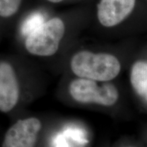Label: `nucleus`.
<instances>
[{
    "instance_id": "1",
    "label": "nucleus",
    "mask_w": 147,
    "mask_h": 147,
    "mask_svg": "<svg viewBox=\"0 0 147 147\" xmlns=\"http://www.w3.org/2000/svg\"><path fill=\"white\" fill-rule=\"evenodd\" d=\"M70 65L71 71L77 76L95 81H110L121 71L120 62L114 55L87 51L74 55Z\"/></svg>"
},
{
    "instance_id": "2",
    "label": "nucleus",
    "mask_w": 147,
    "mask_h": 147,
    "mask_svg": "<svg viewBox=\"0 0 147 147\" xmlns=\"http://www.w3.org/2000/svg\"><path fill=\"white\" fill-rule=\"evenodd\" d=\"M64 34L63 21L59 18H51L27 36L25 47L33 55L51 56L57 51Z\"/></svg>"
},
{
    "instance_id": "3",
    "label": "nucleus",
    "mask_w": 147,
    "mask_h": 147,
    "mask_svg": "<svg viewBox=\"0 0 147 147\" xmlns=\"http://www.w3.org/2000/svg\"><path fill=\"white\" fill-rule=\"evenodd\" d=\"M69 91L71 97L80 103H95L104 106H111L117 102L119 92L112 84L101 87L96 81L87 78H78L71 82Z\"/></svg>"
},
{
    "instance_id": "4",
    "label": "nucleus",
    "mask_w": 147,
    "mask_h": 147,
    "mask_svg": "<svg viewBox=\"0 0 147 147\" xmlns=\"http://www.w3.org/2000/svg\"><path fill=\"white\" fill-rule=\"evenodd\" d=\"M41 126L36 118L17 121L7 131L2 147H34Z\"/></svg>"
},
{
    "instance_id": "5",
    "label": "nucleus",
    "mask_w": 147,
    "mask_h": 147,
    "mask_svg": "<svg viewBox=\"0 0 147 147\" xmlns=\"http://www.w3.org/2000/svg\"><path fill=\"white\" fill-rule=\"evenodd\" d=\"M136 0H101L97 17L103 26L114 27L121 23L134 10Z\"/></svg>"
},
{
    "instance_id": "6",
    "label": "nucleus",
    "mask_w": 147,
    "mask_h": 147,
    "mask_svg": "<svg viewBox=\"0 0 147 147\" xmlns=\"http://www.w3.org/2000/svg\"><path fill=\"white\" fill-rule=\"evenodd\" d=\"M18 87L13 69L7 63L0 65V110L10 111L17 103Z\"/></svg>"
},
{
    "instance_id": "7",
    "label": "nucleus",
    "mask_w": 147,
    "mask_h": 147,
    "mask_svg": "<svg viewBox=\"0 0 147 147\" xmlns=\"http://www.w3.org/2000/svg\"><path fill=\"white\" fill-rule=\"evenodd\" d=\"M130 80L134 89L141 96L147 94V62L137 61L131 67Z\"/></svg>"
},
{
    "instance_id": "8",
    "label": "nucleus",
    "mask_w": 147,
    "mask_h": 147,
    "mask_svg": "<svg viewBox=\"0 0 147 147\" xmlns=\"http://www.w3.org/2000/svg\"><path fill=\"white\" fill-rule=\"evenodd\" d=\"M45 17L40 12H34L23 22L21 32L24 36H29L45 23Z\"/></svg>"
},
{
    "instance_id": "9",
    "label": "nucleus",
    "mask_w": 147,
    "mask_h": 147,
    "mask_svg": "<svg viewBox=\"0 0 147 147\" xmlns=\"http://www.w3.org/2000/svg\"><path fill=\"white\" fill-rule=\"evenodd\" d=\"M22 0H0V16L9 17L17 12Z\"/></svg>"
},
{
    "instance_id": "10",
    "label": "nucleus",
    "mask_w": 147,
    "mask_h": 147,
    "mask_svg": "<svg viewBox=\"0 0 147 147\" xmlns=\"http://www.w3.org/2000/svg\"><path fill=\"white\" fill-rule=\"evenodd\" d=\"M71 140L75 141L79 144L78 142L74 140V138L71 136L67 129H66L63 134H59L55 137L53 141V147H71L70 143Z\"/></svg>"
},
{
    "instance_id": "11",
    "label": "nucleus",
    "mask_w": 147,
    "mask_h": 147,
    "mask_svg": "<svg viewBox=\"0 0 147 147\" xmlns=\"http://www.w3.org/2000/svg\"><path fill=\"white\" fill-rule=\"evenodd\" d=\"M47 1H50V2H52V3H59L60 2V1H63V0H47Z\"/></svg>"
},
{
    "instance_id": "12",
    "label": "nucleus",
    "mask_w": 147,
    "mask_h": 147,
    "mask_svg": "<svg viewBox=\"0 0 147 147\" xmlns=\"http://www.w3.org/2000/svg\"><path fill=\"white\" fill-rule=\"evenodd\" d=\"M146 97H147V94H146Z\"/></svg>"
}]
</instances>
